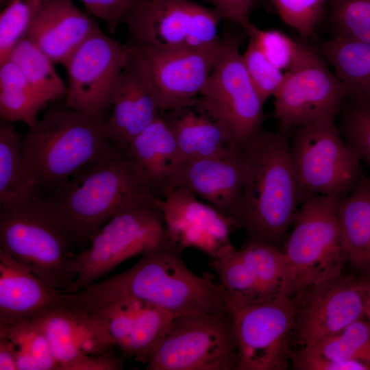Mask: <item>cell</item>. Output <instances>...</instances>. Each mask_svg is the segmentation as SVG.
I'll use <instances>...</instances> for the list:
<instances>
[{
    "label": "cell",
    "mask_w": 370,
    "mask_h": 370,
    "mask_svg": "<svg viewBox=\"0 0 370 370\" xmlns=\"http://www.w3.org/2000/svg\"><path fill=\"white\" fill-rule=\"evenodd\" d=\"M221 16L193 0H139L124 16L130 44L159 50L197 49L218 42Z\"/></svg>",
    "instance_id": "11"
},
{
    "label": "cell",
    "mask_w": 370,
    "mask_h": 370,
    "mask_svg": "<svg viewBox=\"0 0 370 370\" xmlns=\"http://www.w3.org/2000/svg\"><path fill=\"white\" fill-rule=\"evenodd\" d=\"M73 245L42 195L0 205V249L61 292L77 276Z\"/></svg>",
    "instance_id": "5"
},
{
    "label": "cell",
    "mask_w": 370,
    "mask_h": 370,
    "mask_svg": "<svg viewBox=\"0 0 370 370\" xmlns=\"http://www.w3.org/2000/svg\"><path fill=\"white\" fill-rule=\"evenodd\" d=\"M321 49L350 99L370 103V43L336 36Z\"/></svg>",
    "instance_id": "26"
},
{
    "label": "cell",
    "mask_w": 370,
    "mask_h": 370,
    "mask_svg": "<svg viewBox=\"0 0 370 370\" xmlns=\"http://www.w3.org/2000/svg\"><path fill=\"white\" fill-rule=\"evenodd\" d=\"M8 59L18 66L33 90L47 104L66 96V88L54 68V62L27 37L14 47Z\"/></svg>",
    "instance_id": "29"
},
{
    "label": "cell",
    "mask_w": 370,
    "mask_h": 370,
    "mask_svg": "<svg viewBox=\"0 0 370 370\" xmlns=\"http://www.w3.org/2000/svg\"><path fill=\"white\" fill-rule=\"evenodd\" d=\"M306 345L331 359L358 361L370 368V321L360 318L338 332Z\"/></svg>",
    "instance_id": "30"
},
{
    "label": "cell",
    "mask_w": 370,
    "mask_h": 370,
    "mask_svg": "<svg viewBox=\"0 0 370 370\" xmlns=\"http://www.w3.org/2000/svg\"><path fill=\"white\" fill-rule=\"evenodd\" d=\"M240 44L232 32L221 35L218 59L198 101L223 125L232 143L244 147L261 132L264 103L248 75Z\"/></svg>",
    "instance_id": "10"
},
{
    "label": "cell",
    "mask_w": 370,
    "mask_h": 370,
    "mask_svg": "<svg viewBox=\"0 0 370 370\" xmlns=\"http://www.w3.org/2000/svg\"><path fill=\"white\" fill-rule=\"evenodd\" d=\"M147 184L156 195L169 188L177 162L174 136L160 113L127 146Z\"/></svg>",
    "instance_id": "24"
},
{
    "label": "cell",
    "mask_w": 370,
    "mask_h": 370,
    "mask_svg": "<svg viewBox=\"0 0 370 370\" xmlns=\"http://www.w3.org/2000/svg\"><path fill=\"white\" fill-rule=\"evenodd\" d=\"M242 56L248 75L264 103L280 88L284 72L274 66L251 38Z\"/></svg>",
    "instance_id": "38"
},
{
    "label": "cell",
    "mask_w": 370,
    "mask_h": 370,
    "mask_svg": "<svg viewBox=\"0 0 370 370\" xmlns=\"http://www.w3.org/2000/svg\"><path fill=\"white\" fill-rule=\"evenodd\" d=\"M104 123L64 103L50 107L23 140L25 171L35 186L42 193H51L106 155L114 145L106 135Z\"/></svg>",
    "instance_id": "4"
},
{
    "label": "cell",
    "mask_w": 370,
    "mask_h": 370,
    "mask_svg": "<svg viewBox=\"0 0 370 370\" xmlns=\"http://www.w3.org/2000/svg\"><path fill=\"white\" fill-rule=\"evenodd\" d=\"M346 90L321 57L309 47L297 63L284 73L273 96L274 118L279 131L291 130L328 117H335L342 108Z\"/></svg>",
    "instance_id": "13"
},
{
    "label": "cell",
    "mask_w": 370,
    "mask_h": 370,
    "mask_svg": "<svg viewBox=\"0 0 370 370\" xmlns=\"http://www.w3.org/2000/svg\"><path fill=\"white\" fill-rule=\"evenodd\" d=\"M133 46L147 62L157 105L163 112L199 96L218 59L221 35L218 42L197 49L159 50Z\"/></svg>",
    "instance_id": "17"
},
{
    "label": "cell",
    "mask_w": 370,
    "mask_h": 370,
    "mask_svg": "<svg viewBox=\"0 0 370 370\" xmlns=\"http://www.w3.org/2000/svg\"><path fill=\"white\" fill-rule=\"evenodd\" d=\"M89 13L101 19L109 33L114 34L124 16L139 0H80Z\"/></svg>",
    "instance_id": "40"
},
{
    "label": "cell",
    "mask_w": 370,
    "mask_h": 370,
    "mask_svg": "<svg viewBox=\"0 0 370 370\" xmlns=\"http://www.w3.org/2000/svg\"><path fill=\"white\" fill-rule=\"evenodd\" d=\"M127 52L99 27L74 52L65 68L69 76L64 104L106 121Z\"/></svg>",
    "instance_id": "14"
},
{
    "label": "cell",
    "mask_w": 370,
    "mask_h": 370,
    "mask_svg": "<svg viewBox=\"0 0 370 370\" xmlns=\"http://www.w3.org/2000/svg\"><path fill=\"white\" fill-rule=\"evenodd\" d=\"M146 364L147 370H238L232 319L206 312L175 316Z\"/></svg>",
    "instance_id": "9"
},
{
    "label": "cell",
    "mask_w": 370,
    "mask_h": 370,
    "mask_svg": "<svg viewBox=\"0 0 370 370\" xmlns=\"http://www.w3.org/2000/svg\"><path fill=\"white\" fill-rule=\"evenodd\" d=\"M46 105L13 61L8 59L0 64L1 121L23 122L30 127L38 121L40 110Z\"/></svg>",
    "instance_id": "28"
},
{
    "label": "cell",
    "mask_w": 370,
    "mask_h": 370,
    "mask_svg": "<svg viewBox=\"0 0 370 370\" xmlns=\"http://www.w3.org/2000/svg\"><path fill=\"white\" fill-rule=\"evenodd\" d=\"M10 0H0V5L3 8Z\"/></svg>",
    "instance_id": "45"
},
{
    "label": "cell",
    "mask_w": 370,
    "mask_h": 370,
    "mask_svg": "<svg viewBox=\"0 0 370 370\" xmlns=\"http://www.w3.org/2000/svg\"><path fill=\"white\" fill-rule=\"evenodd\" d=\"M151 193L127 147L114 145L44 199L74 244L90 242L118 211Z\"/></svg>",
    "instance_id": "3"
},
{
    "label": "cell",
    "mask_w": 370,
    "mask_h": 370,
    "mask_svg": "<svg viewBox=\"0 0 370 370\" xmlns=\"http://www.w3.org/2000/svg\"><path fill=\"white\" fill-rule=\"evenodd\" d=\"M298 308L295 295L232 310L238 370L288 369Z\"/></svg>",
    "instance_id": "12"
},
{
    "label": "cell",
    "mask_w": 370,
    "mask_h": 370,
    "mask_svg": "<svg viewBox=\"0 0 370 370\" xmlns=\"http://www.w3.org/2000/svg\"><path fill=\"white\" fill-rule=\"evenodd\" d=\"M299 308L293 338L303 346L333 335L364 317L356 273L344 272L296 294Z\"/></svg>",
    "instance_id": "16"
},
{
    "label": "cell",
    "mask_w": 370,
    "mask_h": 370,
    "mask_svg": "<svg viewBox=\"0 0 370 370\" xmlns=\"http://www.w3.org/2000/svg\"><path fill=\"white\" fill-rule=\"evenodd\" d=\"M330 8L336 36L370 43V0H331Z\"/></svg>",
    "instance_id": "35"
},
{
    "label": "cell",
    "mask_w": 370,
    "mask_h": 370,
    "mask_svg": "<svg viewBox=\"0 0 370 370\" xmlns=\"http://www.w3.org/2000/svg\"><path fill=\"white\" fill-rule=\"evenodd\" d=\"M124 359L112 351L80 356L66 364L60 370H120L123 369Z\"/></svg>",
    "instance_id": "41"
},
{
    "label": "cell",
    "mask_w": 370,
    "mask_h": 370,
    "mask_svg": "<svg viewBox=\"0 0 370 370\" xmlns=\"http://www.w3.org/2000/svg\"><path fill=\"white\" fill-rule=\"evenodd\" d=\"M281 19L304 38L314 36L331 0H271Z\"/></svg>",
    "instance_id": "37"
},
{
    "label": "cell",
    "mask_w": 370,
    "mask_h": 370,
    "mask_svg": "<svg viewBox=\"0 0 370 370\" xmlns=\"http://www.w3.org/2000/svg\"><path fill=\"white\" fill-rule=\"evenodd\" d=\"M244 171V148L233 147L176 166L168 188L186 190L228 217L238 197Z\"/></svg>",
    "instance_id": "19"
},
{
    "label": "cell",
    "mask_w": 370,
    "mask_h": 370,
    "mask_svg": "<svg viewBox=\"0 0 370 370\" xmlns=\"http://www.w3.org/2000/svg\"><path fill=\"white\" fill-rule=\"evenodd\" d=\"M126 45L127 56L116 84L112 113L104 123L108 140L122 148L127 147L160 113L147 62L135 47Z\"/></svg>",
    "instance_id": "18"
},
{
    "label": "cell",
    "mask_w": 370,
    "mask_h": 370,
    "mask_svg": "<svg viewBox=\"0 0 370 370\" xmlns=\"http://www.w3.org/2000/svg\"><path fill=\"white\" fill-rule=\"evenodd\" d=\"M17 349V370H58L42 331L32 320L0 330Z\"/></svg>",
    "instance_id": "32"
},
{
    "label": "cell",
    "mask_w": 370,
    "mask_h": 370,
    "mask_svg": "<svg viewBox=\"0 0 370 370\" xmlns=\"http://www.w3.org/2000/svg\"><path fill=\"white\" fill-rule=\"evenodd\" d=\"M182 249L166 241L143 255L125 271L95 282L74 293H63L66 308L86 312L133 297L174 316L206 312L232 319L223 287L210 273L199 276L184 263Z\"/></svg>",
    "instance_id": "1"
},
{
    "label": "cell",
    "mask_w": 370,
    "mask_h": 370,
    "mask_svg": "<svg viewBox=\"0 0 370 370\" xmlns=\"http://www.w3.org/2000/svg\"><path fill=\"white\" fill-rule=\"evenodd\" d=\"M158 199L151 193L122 208L95 234L88 248L74 253L77 276L62 293L78 292L125 260L164 244L165 227Z\"/></svg>",
    "instance_id": "6"
},
{
    "label": "cell",
    "mask_w": 370,
    "mask_h": 370,
    "mask_svg": "<svg viewBox=\"0 0 370 370\" xmlns=\"http://www.w3.org/2000/svg\"><path fill=\"white\" fill-rule=\"evenodd\" d=\"M288 135L260 132L243 147L242 187L228 214L248 241L282 249L303 197Z\"/></svg>",
    "instance_id": "2"
},
{
    "label": "cell",
    "mask_w": 370,
    "mask_h": 370,
    "mask_svg": "<svg viewBox=\"0 0 370 370\" xmlns=\"http://www.w3.org/2000/svg\"><path fill=\"white\" fill-rule=\"evenodd\" d=\"M160 114L176 142L175 167L237 147L223 125L199 104L198 97L188 104L160 112Z\"/></svg>",
    "instance_id": "23"
},
{
    "label": "cell",
    "mask_w": 370,
    "mask_h": 370,
    "mask_svg": "<svg viewBox=\"0 0 370 370\" xmlns=\"http://www.w3.org/2000/svg\"><path fill=\"white\" fill-rule=\"evenodd\" d=\"M338 199L303 195L282 250L295 295L344 272L349 263L337 216Z\"/></svg>",
    "instance_id": "7"
},
{
    "label": "cell",
    "mask_w": 370,
    "mask_h": 370,
    "mask_svg": "<svg viewBox=\"0 0 370 370\" xmlns=\"http://www.w3.org/2000/svg\"><path fill=\"white\" fill-rule=\"evenodd\" d=\"M343 107L338 129L370 167V103L351 99Z\"/></svg>",
    "instance_id": "36"
},
{
    "label": "cell",
    "mask_w": 370,
    "mask_h": 370,
    "mask_svg": "<svg viewBox=\"0 0 370 370\" xmlns=\"http://www.w3.org/2000/svg\"><path fill=\"white\" fill-rule=\"evenodd\" d=\"M32 321L45 335L58 370L80 356L114 347L106 329L87 312L58 308Z\"/></svg>",
    "instance_id": "22"
},
{
    "label": "cell",
    "mask_w": 370,
    "mask_h": 370,
    "mask_svg": "<svg viewBox=\"0 0 370 370\" xmlns=\"http://www.w3.org/2000/svg\"><path fill=\"white\" fill-rule=\"evenodd\" d=\"M0 370H17V349L3 335H0Z\"/></svg>",
    "instance_id": "43"
},
{
    "label": "cell",
    "mask_w": 370,
    "mask_h": 370,
    "mask_svg": "<svg viewBox=\"0 0 370 370\" xmlns=\"http://www.w3.org/2000/svg\"><path fill=\"white\" fill-rule=\"evenodd\" d=\"M214 7L221 16L242 27L250 22L249 14L256 0H202Z\"/></svg>",
    "instance_id": "42"
},
{
    "label": "cell",
    "mask_w": 370,
    "mask_h": 370,
    "mask_svg": "<svg viewBox=\"0 0 370 370\" xmlns=\"http://www.w3.org/2000/svg\"><path fill=\"white\" fill-rule=\"evenodd\" d=\"M42 0H10L0 14V64L27 34Z\"/></svg>",
    "instance_id": "34"
},
{
    "label": "cell",
    "mask_w": 370,
    "mask_h": 370,
    "mask_svg": "<svg viewBox=\"0 0 370 370\" xmlns=\"http://www.w3.org/2000/svg\"><path fill=\"white\" fill-rule=\"evenodd\" d=\"M61 293L0 249V330L62 308Z\"/></svg>",
    "instance_id": "20"
},
{
    "label": "cell",
    "mask_w": 370,
    "mask_h": 370,
    "mask_svg": "<svg viewBox=\"0 0 370 370\" xmlns=\"http://www.w3.org/2000/svg\"><path fill=\"white\" fill-rule=\"evenodd\" d=\"M98 25L72 0H42L25 37L64 66Z\"/></svg>",
    "instance_id": "21"
},
{
    "label": "cell",
    "mask_w": 370,
    "mask_h": 370,
    "mask_svg": "<svg viewBox=\"0 0 370 370\" xmlns=\"http://www.w3.org/2000/svg\"><path fill=\"white\" fill-rule=\"evenodd\" d=\"M175 317L143 301L132 330L121 351L125 356L133 357L137 361L146 363L151 351L165 333Z\"/></svg>",
    "instance_id": "31"
},
{
    "label": "cell",
    "mask_w": 370,
    "mask_h": 370,
    "mask_svg": "<svg viewBox=\"0 0 370 370\" xmlns=\"http://www.w3.org/2000/svg\"><path fill=\"white\" fill-rule=\"evenodd\" d=\"M356 275L362 297L365 317L370 321V267L356 272Z\"/></svg>",
    "instance_id": "44"
},
{
    "label": "cell",
    "mask_w": 370,
    "mask_h": 370,
    "mask_svg": "<svg viewBox=\"0 0 370 370\" xmlns=\"http://www.w3.org/2000/svg\"><path fill=\"white\" fill-rule=\"evenodd\" d=\"M243 28L266 58L284 73L297 63L306 46L279 30L260 29L251 22Z\"/></svg>",
    "instance_id": "33"
},
{
    "label": "cell",
    "mask_w": 370,
    "mask_h": 370,
    "mask_svg": "<svg viewBox=\"0 0 370 370\" xmlns=\"http://www.w3.org/2000/svg\"><path fill=\"white\" fill-rule=\"evenodd\" d=\"M328 117L297 128L290 156L302 195L316 194L340 199L358 184L362 158Z\"/></svg>",
    "instance_id": "8"
},
{
    "label": "cell",
    "mask_w": 370,
    "mask_h": 370,
    "mask_svg": "<svg viewBox=\"0 0 370 370\" xmlns=\"http://www.w3.org/2000/svg\"><path fill=\"white\" fill-rule=\"evenodd\" d=\"M23 152V140L12 123L1 120L0 205L42 195L25 171Z\"/></svg>",
    "instance_id": "27"
},
{
    "label": "cell",
    "mask_w": 370,
    "mask_h": 370,
    "mask_svg": "<svg viewBox=\"0 0 370 370\" xmlns=\"http://www.w3.org/2000/svg\"><path fill=\"white\" fill-rule=\"evenodd\" d=\"M337 216L352 271L370 267V177L364 173L356 188L338 200Z\"/></svg>",
    "instance_id": "25"
},
{
    "label": "cell",
    "mask_w": 370,
    "mask_h": 370,
    "mask_svg": "<svg viewBox=\"0 0 370 370\" xmlns=\"http://www.w3.org/2000/svg\"><path fill=\"white\" fill-rule=\"evenodd\" d=\"M292 367L299 370H370L358 361L341 362L331 359L308 345H304L291 356Z\"/></svg>",
    "instance_id": "39"
},
{
    "label": "cell",
    "mask_w": 370,
    "mask_h": 370,
    "mask_svg": "<svg viewBox=\"0 0 370 370\" xmlns=\"http://www.w3.org/2000/svg\"><path fill=\"white\" fill-rule=\"evenodd\" d=\"M166 241L184 250L195 248L210 259L234 248L230 235L234 221L182 188H168L158 199Z\"/></svg>",
    "instance_id": "15"
}]
</instances>
